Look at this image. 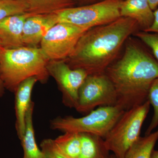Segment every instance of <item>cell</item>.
Listing matches in <instances>:
<instances>
[{"label": "cell", "instance_id": "5", "mask_svg": "<svg viewBox=\"0 0 158 158\" xmlns=\"http://www.w3.org/2000/svg\"><path fill=\"white\" fill-rule=\"evenodd\" d=\"M150 104L125 111L104 139L106 147L116 158H124L130 147L140 138L141 128L147 117Z\"/></svg>", "mask_w": 158, "mask_h": 158}, {"label": "cell", "instance_id": "14", "mask_svg": "<svg viewBox=\"0 0 158 158\" xmlns=\"http://www.w3.org/2000/svg\"><path fill=\"white\" fill-rule=\"evenodd\" d=\"M81 151L79 158H108L110 151L105 144L104 139L89 133H80Z\"/></svg>", "mask_w": 158, "mask_h": 158}, {"label": "cell", "instance_id": "12", "mask_svg": "<svg viewBox=\"0 0 158 158\" xmlns=\"http://www.w3.org/2000/svg\"><path fill=\"white\" fill-rule=\"evenodd\" d=\"M38 81L36 77L29 78L22 82L15 91L16 129L20 140L25 131L26 115L32 102V90Z\"/></svg>", "mask_w": 158, "mask_h": 158}, {"label": "cell", "instance_id": "6", "mask_svg": "<svg viewBox=\"0 0 158 158\" xmlns=\"http://www.w3.org/2000/svg\"><path fill=\"white\" fill-rule=\"evenodd\" d=\"M121 0H103L79 7H69L55 12L58 23H65L88 31L110 23L121 17Z\"/></svg>", "mask_w": 158, "mask_h": 158}, {"label": "cell", "instance_id": "19", "mask_svg": "<svg viewBox=\"0 0 158 158\" xmlns=\"http://www.w3.org/2000/svg\"><path fill=\"white\" fill-rule=\"evenodd\" d=\"M28 12V8L23 0H0V20L11 15Z\"/></svg>", "mask_w": 158, "mask_h": 158}, {"label": "cell", "instance_id": "9", "mask_svg": "<svg viewBox=\"0 0 158 158\" xmlns=\"http://www.w3.org/2000/svg\"><path fill=\"white\" fill-rule=\"evenodd\" d=\"M49 76L54 78L62 94V102L66 107L76 108L79 92L88 76L85 71L70 68L65 60H50L47 66Z\"/></svg>", "mask_w": 158, "mask_h": 158}, {"label": "cell", "instance_id": "24", "mask_svg": "<svg viewBox=\"0 0 158 158\" xmlns=\"http://www.w3.org/2000/svg\"><path fill=\"white\" fill-rule=\"evenodd\" d=\"M151 8L153 11H154L158 8V0H148Z\"/></svg>", "mask_w": 158, "mask_h": 158}, {"label": "cell", "instance_id": "18", "mask_svg": "<svg viewBox=\"0 0 158 158\" xmlns=\"http://www.w3.org/2000/svg\"><path fill=\"white\" fill-rule=\"evenodd\" d=\"M58 148L68 158H79L81 151L80 133L65 132L54 139Z\"/></svg>", "mask_w": 158, "mask_h": 158}, {"label": "cell", "instance_id": "26", "mask_svg": "<svg viewBox=\"0 0 158 158\" xmlns=\"http://www.w3.org/2000/svg\"><path fill=\"white\" fill-rule=\"evenodd\" d=\"M4 87H4L2 81L0 78V96L2 95L3 89H4Z\"/></svg>", "mask_w": 158, "mask_h": 158}, {"label": "cell", "instance_id": "27", "mask_svg": "<svg viewBox=\"0 0 158 158\" xmlns=\"http://www.w3.org/2000/svg\"><path fill=\"white\" fill-rule=\"evenodd\" d=\"M108 158H116V157L114 155H110L109 156V157Z\"/></svg>", "mask_w": 158, "mask_h": 158}, {"label": "cell", "instance_id": "23", "mask_svg": "<svg viewBox=\"0 0 158 158\" xmlns=\"http://www.w3.org/2000/svg\"><path fill=\"white\" fill-rule=\"evenodd\" d=\"M153 22L152 25L146 31L144 32H150V33H155L158 34V8L154 11Z\"/></svg>", "mask_w": 158, "mask_h": 158}, {"label": "cell", "instance_id": "10", "mask_svg": "<svg viewBox=\"0 0 158 158\" xmlns=\"http://www.w3.org/2000/svg\"><path fill=\"white\" fill-rule=\"evenodd\" d=\"M58 23L56 13L30 16L26 20L23 27V45L37 47L48 31Z\"/></svg>", "mask_w": 158, "mask_h": 158}, {"label": "cell", "instance_id": "4", "mask_svg": "<svg viewBox=\"0 0 158 158\" xmlns=\"http://www.w3.org/2000/svg\"><path fill=\"white\" fill-rule=\"evenodd\" d=\"M118 105L101 106L83 117H58L52 120L51 128L62 132L89 133L104 139L124 113Z\"/></svg>", "mask_w": 158, "mask_h": 158}, {"label": "cell", "instance_id": "20", "mask_svg": "<svg viewBox=\"0 0 158 158\" xmlns=\"http://www.w3.org/2000/svg\"><path fill=\"white\" fill-rule=\"evenodd\" d=\"M148 100L153 108L154 113L150 123L145 132V135L152 133L153 130L158 126V78L153 82L150 88Z\"/></svg>", "mask_w": 158, "mask_h": 158}, {"label": "cell", "instance_id": "1", "mask_svg": "<svg viewBox=\"0 0 158 158\" xmlns=\"http://www.w3.org/2000/svg\"><path fill=\"white\" fill-rule=\"evenodd\" d=\"M138 28L135 21L121 17L89 29L65 62L70 68L83 69L88 75L104 73L113 63L127 38Z\"/></svg>", "mask_w": 158, "mask_h": 158}, {"label": "cell", "instance_id": "8", "mask_svg": "<svg viewBox=\"0 0 158 158\" xmlns=\"http://www.w3.org/2000/svg\"><path fill=\"white\" fill-rule=\"evenodd\" d=\"M87 31L67 23H57L44 37L40 48L49 60H65Z\"/></svg>", "mask_w": 158, "mask_h": 158}, {"label": "cell", "instance_id": "13", "mask_svg": "<svg viewBox=\"0 0 158 158\" xmlns=\"http://www.w3.org/2000/svg\"><path fill=\"white\" fill-rule=\"evenodd\" d=\"M121 17L135 21L142 31L150 27L153 22L154 11L148 0H124L120 8Z\"/></svg>", "mask_w": 158, "mask_h": 158}, {"label": "cell", "instance_id": "2", "mask_svg": "<svg viewBox=\"0 0 158 158\" xmlns=\"http://www.w3.org/2000/svg\"><path fill=\"white\" fill-rule=\"evenodd\" d=\"M105 73L116 90V105L126 111L147 101L150 88L158 78V62L141 46L128 41L122 56Z\"/></svg>", "mask_w": 158, "mask_h": 158}, {"label": "cell", "instance_id": "15", "mask_svg": "<svg viewBox=\"0 0 158 158\" xmlns=\"http://www.w3.org/2000/svg\"><path fill=\"white\" fill-rule=\"evenodd\" d=\"M34 103L32 102L26 115L24 134L20 139L23 150V158H42L41 150L37 146L33 125Z\"/></svg>", "mask_w": 158, "mask_h": 158}, {"label": "cell", "instance_id": "7", "mask_svg": "<svg viewBox=\"0 0 158 158\" xmlns=\"http://www.w3.org/2000/svg\"><path fill=\"white\" fill-rule=\"evenodd\" d=\"M117 102L115 88L105 73L88 75L79 90L75 110L88 114L97 107L116 106Z\"/></svg>", "mask_w": 158, "mask_h": 158}, {"label": "cell", "instance_id": "11", "mask_svg": "<svg viewBox=\"0 0 158 158\" xmlns=\"http://www.w3.org/2000/svg\"><path fill=\"white\" fill-rule=\"evenodd\" d=\"M33 15H11L0 20V47L6 49L23 46V31L26 20Z\"/></svg>", "mask_w": 158, "mask_h": 158}, {"label": "cell", "instance_id": "17", "mask_svg": "<svg viewBox=\"0 0 158 158\" xmlns=\"http://www.w3.org/2000/svg\"><path fill=\"white\" fill-rule=\"evenodd\" d=\"M158 140V131L140 137L130 147L124 158H151Z\"/></svg>", "mask_w": 158, "mask_h": 158}, {"label": "cell", "instance_id": "22", "mask_svg": "<svg viewBox=\"0 0 158 158\" xmlns=\"http://www.w3.org/2000/svg\"><path fill=\"white\" fill-rule=\"evenodd\" d=\"M135 35L151 49L155 58L158 62V33L141 31L136 32Z\"/></svg>", "mask_w": 158, "mask_h": 158}, {"label": "cell", "instance_id": "16", "mask_svg": "<svg viewBox=\"0 0 158 158\" xmlns=\"http://www.w3.org/2000/svg\"><path fill=\"white\" fill-rule=\"evenodd\" d=\"M28 8V13L35 15L55 13L69 8L72 0H23Z\"/></svg>", "mask_w": 158, "mask_h": 158}, {"label": "cell", "instance_id": "28", "mask_svg": "<svg viewBox=\"0 0 158 158\" xmlns=\"http://www.w3.org/2000/svg\"><path fill=\"white\" fill-rule=\"evenodd\" d=\"M1 48H2V47H0V51H1Z\"/></svg>", "mask_w": 158, "mask_h": 158}, {"label": "cell", "instance_id": "3", "mask_svg": "<svg viewBox=\"0 0 158 158\" xmlns=\"http://www.w3.org/2000/svg\"><path fill=\"white\" fill-rule=\"evenodd\" d=\"M49 61L40 47L1 48L0 78L5 88L14 92L22 82L32 77L45 83L49 77L47 69Z\"/></svg>", "mask_w": 158, "mask_h": 158}, {"label": "cell", "instance_id": "21", "mask_svg": "<svg viewBox=\"0 0 158 158\" xmlns=\"http://www.w3.org/2000/svg\"><path fill=\"white\" fill-rule=\"evenodd\" d=\"M40 146L42 158H68L58 148L53 139L43 140Z\"/></svg>", "mask_w": 158, "mask_h": 158}, {"label": "cell", "instance_id": "25", "mask_svg": "<svg viewBox=\"0 0 158 158\" xmlns=\"http://www.w3.org/2000/svg\"><path fill=\"white\" fill-rule=\"evenodd\" d=\"M151 158H158V150H153Z\"/></svg>", "mask_w": 158, "mask_h": 158}]
</instances>
